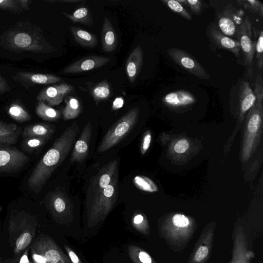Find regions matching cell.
<instances>
[{"instance_id":"8fae6325","label":"cell","mask_w":263,"mask_h":263,"mask_svg":"<svg viewBox=\"0 0 263 263\" xmlns=\"http://www.w3.org/2000/svg\"><path fill=\"white\" fill-rule=\"evenodd\" d=\"M45 204L56 220H63L72 216V204L68 195L63 191L49 192L46 196Z\"/></svg>"},{"instance_id":"5b68a950","label":"cell","mask_w":263,"mask_h":263,"mask_svg":"<svg viewBox=\"0 0 263 263\" xmlns=\"http://www.w3.org/2000/svg\"><path fill=\"white\" fill-rule=\"evenodd\" d=\"M118 194V168L106 187L86 197V208L89 228L105 219L115 204Z\"/></svg>"},{"instance_id":"7bdbcfd3","label":"cell","mask_w":263,"mask_h":263,"mask_svg":"<svg viewBox=\"0 0 263 263\" xmlns=\"http://www.w3.org/2000/svg\"><path fill=\"white\" fill-rule=\"evenodd\" d=\"M189 147V143L185 139L178 141L174 146V150L178 154L185 153Z\"/></svg>"},{"instance_id":"ee69618b","label":"cell","mask_w":263,"mask_h":263,"mask_svg":"<svg viewBox=\"0 0 263 263\" xmlns=\"http://www.w3.org/2000/svg\"><path fill=\"white\" fill-rule=\"evenodd\" d=\"M10 90L7 81L0 74V94L5 93Z\"/></svg>"},{"instance_id":"8992f818","label":"cell","mask_w":263,"mask_h":263,"mask_svg":"<svg viewBox=\"0 0 263 263\" xmlns=\"http://www.w3.org/2000/svg\"><path fill=\"white\" fill-rule=\"evenodd\" d=\"M140 109L135 107L129 110L109 129L101 141L98 152L103 153L122 140L135 125Z\"/></svg>"},{"instance_id":"1f68e13d","label":"cell","mask_w":263,"mask_h":263,"mask_svg":"<svg viewBox=\"0 0 263 263\" xmlns=\"http://www.w3.org/2000/svg\"><path fill=\"white\" fill-rule=\"evenodd\" d=\"M109 85L106 80H103L95 85L91 90V95L98 104L100 101L108 99L110 96Z\"/></svg>"},{"instance_id":"7a4b0ae2","label":"cell","mask_w":263,"mask_h":263,"mask_svg":"<svg viewBox=\"0 0 263 263\" xmlns=\"http://www.w3.org/2000/svg\"><path fill=\"white\" fill-rule=\"evenodd\" d=\"M0 45L15 53H48L55 50L44 36L41 28L28 21L18 22L4 32L0 36Z\"/></svg>"},{"instance_id":"f35d334b","label":"cell","mask_w":263,"mask_h":263,"mask_svg":"<svg viewBox=\"0 0 263 263\" xmlns=\"http://www.w3.org/2000/svg\"><path fill=\"white\" fill-rule=\"evenodd\" d=\"M0 9L12 13H20L23 10L17 0H0Z\"/></svg>"},{"instance_id":"d6a6232c","label":"cell","mask_w":263,"mask_h":263,"mask_svg":"<svg viewBox=\"0 0 263 263\" xmlns=\"http://www.w3.org/2000/svg\"><path fill=\"white\" fill-rule=\"evenodd\" d=\"M133 183L138 189L147 192L154 193L158 191L156 183L149 178L143 175H138L133 178Z\"/></svg>"},{"instance_id":"5bb4252c","label":"cell","mask_w":263,"mask_h":263,"mask_svg":"<svg viewBox=\"0 0 263 263\" xmlns=\"http://www.w3.org/2000/svg\"><path fill=\"white\" fill-rule=\"evenodd\" d=\"M29 157L18 149L0 147V173L19 171L28 163Z\"/></svg>"},{"instance_id":"816d5d0a","label":"cell","mask_w":263,"mask_h":263,"mask_svg":"<svg viewBox=\"0 0 263 263\" xmlns=\"http://www.w3.org/2000/svg\"><path fill=\"white\" fill-rule=\"evenodd\" d=\"M1 220H0V248H1ZM0 263H3L2 258L0 256Z\"/></svg>"},{"instance_id":"3957f363","label":"cell","mask_w":263,"mask_h":263,"mask_svg":"<svg viewBox=\"0 0 263 263\" xmlns=\"http://www.w3.org/2000/svg\"><path fill=\"white\" fill-rule=\"evenodd\" d=\"M159 236L173 252L182 253L192 239L197 229L195 220L181 213L173 214L159 221Z\"/></svg>"},{"instance_id":"f907efd6","label":"cell","mask_w":263,"mask_h":263,"mask_svg":"<svg viewBox=\"0 0 263 263\" xmlns=\"http://www.w3.org/2000/svg\"><path fill=\"white\" fill-rule=\"evenodd\" d=\"M184 7H189L187 5V0H177ZM185 8V7H184Z\"/></svg>"},{"instance_id":"f6af8a7d","label":"cell","mask_w":263,"mask_h":263,"mask_svg":"<svg viewBox=\"0 0 263 263\" xmlns=\"http://www.w3.org/2000/svg\"><path fill=\"white\" fill-rule=\"evenodd\" d=\"M65 249L72 263H81L79 257L71 249L66 246H65Z\"/></svg>"},{"instance_id":"52a82bcc","label":"cell","mask_w":263,"mask_h":263,"mask_svg":"<svg viewBox=\"0 0 263 263\" xmlns=\"http://www.w3.org/2000/svg\"><path fill=\"white\" fill-rule=\"evenodd\" d=\"M30 249L33 263H70L67 256L48 236L39 235Z\"/></svg>"},{"instance_id":"9a60e30c","label":"cell","mask_w":263,"mask_h":263,"mask_svg":"<svg viewBox=\"0 0 263 263\" xmlns=\"http://www.w3.org/2000/svg\"><path fill=\"white\" fill-rule=\"evenodd\" d=\"M73 89L72 86L66 83L49 86L41 90L36 100L43 101L50 106L58 105Z\"/></svg>"},{"instance_id":"603a6c76","label":"cell","mask_w":263,"mask_h":263,"mask_svg":"<svg viewBox=\"0 0 263 263\" xmlns=\"http://www.w3.org/2000/svg\"><path fill=\"white\" fill-rule=\"evenodd\" d=\"M169 106H186L195 103L196 98L193 94L184 90H176L166 94L162 99Z\"/></svg>"},{"instance_id":"c3c4849f","label":"cell","mask_w":263,"mask_h":263,"mask_svg":"<svg viewBox=\"0 0 263 263\" xmlns=\"http://www.w3.org/2000/svg\"><path fill=\"white\" fill-rule=\"evenodd\" d=\"M17 2L23 10H27L30 9L31 3L30 0H17Z\"/></svg>"},{"instance_id":"60d3db41","label":"cell","mask_w":263,"mask_h":263,"mask_svg":"<svg viewBox=\"0 0 263 263\" xmlns=\"http://www.w3.org/2000/svg\"><path fill=\"white\" fill-rule=\"evenodd\" d=\"M189 8L195 14H200L203 8V3L199 0H187Z\"/></svg>"},{"instance_id":"277c9868","label":"cell","mask_w":263,"mask_h":263,"mask_svg":"<svg viewBox=\"0 0 263 263\" xmlns=\"http://www.w3.org/2000/svg\"><path fill=\"white\" fill-rule=\"evenodd\" d=\"M35 218L24 211H13L9 220V242L13 249L12 258L3 263H18L24 252L32 242L37 226Z\"/></svg>"},{"instance_id":"f1b7e54d","label":"cell","mask_w":263,"mask_h":263,"mask_svg":"<svg viewBox=\"0 0 263 263\" xmlns=\"http://www.w3.org/2000/svg\"><path fill=\"white\" fill-rule=\"evenodd\" d=\"M7 111L11 118L19 123L27 122L31 119L29 112L17 100L11 103L7 107Z\"/></svg>"},{"instance_id":"ac0fdd59","label":"cell","mask_w":263,"mask_h":263,"mask_svg":"<svg viewBox=\"0 0 263 263\" xmlns=\"http://www.w3.org/2000/svg\"><path fill=\"white\" fill-rule=\"evenodd\" d=\"M91 134V124L88 122L73 145L70 158V163H82L85 160L89 153Z\"/></svg>"},{"instance_id":"4316f807","label":"cell","mask_w":263,"mask_h":263,"mask_svg":"<svg viewBox=\"0 0 263 263\" xmlns=\"http://www.w3.org/2000/svg\"><path fill=\"white\" fill-rule=\"evenodd\" d=\"M218 28L227 36L236 37L237 28L231 16L224 10L223 13L220 14L218 17Z\"/></svg>"},{"instance_id":"7402d4cb","label":"cell","mask_w":263,"mask_h":263,"mask_svg":"<svg viewBox=\"0 0 263 263\" xmlns=\"http://www.w3.org/2000/svg\"><path fill=\"white\" fill-rule=\"evenodd\" d=\"M22 131L16 124L0 120V146L6 147L15 144Z\"/></svg>"},{"instance_id":"30bf717a","label":"cell","mask_w":263,"mask_h":263,"mask_svg":"<svg viewBox=\"0 0 263 263\" xmlns=\"http://www.w3.org/2000/svg\"><path fill=\"white\" fill-rule=\"evenodd\" d=\"M216 223L211 222L202 229L186 263H208L214 245Z\"/></svg>"},{"instance_id":"44dd1931","label":"cell","mask_w":263,"mask_h":263,"mask_svg":"<svg viewBox=\"0 0 263 263\" xmlns=\"http://www.w3.org/2000/svg\"><path fill=\"white\" fill-rule=\"evenodd\" d=\"M237 97L238 98V105L241 114L249 110L256 100L249 82L243 80L238 83Z\"/></svg>"},{"instance_id":"ab89813d","label":"cell","mask_w":263,"mask_h":263,"mask_svg":"<svg viewBox=\"0 0 263 263\" xmlns=\"http://www.w3.org/2000/svg\"><path fill=\"white\" fill-rule=\"evenodd\" d=\"M253 91L256 100L262 104L263 101V81L262 77L260 74L256 76L254 83V89Z\"/></svg>"},{"instance_id":"83f0119b","label":"cell","mask_w":263,"mask_h":263,"mask_svg":"<svg viewBox=\"0 0 263 263\" xmlns=\"http://www.w3.org/2000/svg\"><path fill=\"white\" fill-rule=\"evenodd\" d=\"M35 113L43 120L52 122L58 120L61 115L60 110L53 108L43 101H37L35 107Z\"/></svg>"},{"instance_id":"bcb514c9","label":"cell","mask_w":263,"mask_h":263,"mask_svg":"<svg viewBox=\"0 0 263 263\" xmlns=\"http://www.w3.org/2000/svg\"><path fill=\"white\" fill-rule=\"evenodd\" d=\"M124 99L122 97L116 98L112 103V110H115L122 107L124 104Z\"/></svg>"},{"instance_id":"9c48e42d","label":"cell","mask_w":263,"mask_h":263,"mask_svg":"<svg viewBox=\"0 0 263 263\" xmlns=\"http://www.w3.org/2000/svg\"><path fill=\"white\" fill-rule=\"evenodd\" d=\"M252 23L246 16L237 28L236 37L239 43L242 65L247 76L252 77V65L255 52L256 40L253 39Z\"/></svg>"},{"instance_id":"d6986e66","label":"cell","mask_w":263,"mask_h":263,"mask_svg":"<svg viewBox=\"0 0 263 263\" xmlns=\"http://www.w3.org/2000/svg\"><path fill=\"white\" fill-rule=\"evenodd\" d=\"M143 52L141 46H136L128 56L125 71L129 81L133 83L138 76L143 65Z\"/></svg>"},{"instance_id":"484cf974","label":"cell","mask_w":263,"mask_h":263,"mask_svg":"<svg viewBox=\"0 0 263 263\" xmlns=\"http://www.w3.org/2000/svg\"><path fill=\"white\" fill-rule=\"evenodd\" d=\"M63 14L73 23H79L92 26L93 24L91 11L88 6H83L77 9L71 14Z\"/></svg>"},{"instance_id":"f5cc1de1","label":"cell","mask_w":263,"mask_h":263,"mask_svg":"<svg viewBox=\"0 0 263 263\" xmlns=\"http://www.w3.org/2000/svg\"><path fill=\"white\" fill-rule=\"evenodd\" d=\"M257 263H262V262L261 261H259L257 262Z\"/></svg>"},{"instance_id":"cb8c5ba5","label":"cell","mask_w":263,"mask_h":263,"mask_svg":"<svg viewBox=\"0 0 263 263\" xmlns=\"http://www.w3.org/2000/svg\"><path fill=\"white\" fill-rule=\"evenodd\" d=\"M55 127L46 123H38L26 126L22 131L24 138L28 137L42 138L50 139L54 134Z\"/></svg>"},{"instance_id":"d4e9b609","label":"cell","mask_w":263,"mask_h":263,"mask_svg":"<svg viewBox=\"0 0 263 263\" xmlns=\"http://www.w3.org/2000/svg\"><path fill=\"white\" fill-rule=\"evenodd\" d=\"M70 30L76 42L85 47H95L98 44L97 36L81 28L71 26Z\"/></svg>"},{"instance_id":"7dc6e473","label":"cell","mask_w":263,"mask_h":263,"mask_svg":"<svg viewBox=\"0 0 263 263\" xmlns=\"http://www.w3.org/2000/svg\"><path fill=\"white\" fill-rule=\"evenodd\" d=\"M29 248H27L21 256L18 263H33L28 258V250Z\"/></svg>"},{"instance_id":"6da1fadb","label":"cell","mask_w":263,"mask_h":263,"mask_svg":"<svg viewBox=\"0 0 263 263\" xmlns=\"http://www.w3.org/2000/svg\"><path fill=\"white\" fill-rule=\"evenodd\" d=\"M79 133L77 121L66 128L42 157L27 180L28 188L39 193L72 149Z\"/></svg>"},{"instance_id":"681fc988","label":"cell","mask_w":263,"mask_h":263,"mask_svg":"<svg viewBox=\"0 0 263 263\" xmlns=\"http://www.w3.org/2000/svg\"><path fill=\"white\" fill-rule=\"evenodd\" d=\"M50 3H55V2H62V3H75L82 2L81 0H59V1H46Z\"/></svg>"},{"instance_id":"e0dca14e","label":"cell","mask_w":263,"mask_h":263,"mask_svg":"<svg viewBox=\"0 0 263 263\" xmlns=\"http://www.w3.org/2000/svg\"><path fill=\"white\" fill-rule=\"evenodd\" d=\"M110 60V58L105 57H86L65 67L63 72L65 74H74L95 70L106 64Z\"/></svg>"},{"instance_id":"d590c367","label":"cell","mask_w":263,"mask_h":263,"mask_svg":"<svg viewBox=\"0 0 263 263\" xmlns=\"http://www.w3.org/2000/svg\"><path fill=\"white\" fill-rule=\"evenodd\" d=\"M161 2L174 13L187 20H192L191 14L177 0H161Z\"/></svg>"},{"instance_id":"74e56055","label":"cell","mask_w":263,"mask_h":263,"mask_svg":"<svg viewBox=\"0 0 263 263\" xmlns=\"http://www.w3.org/2000/svg\"><path fill=\"white\" fill-rule=\"evenodd\" d=\"M256 58L257 66L261 70L263 67V31H258L257 39L255 45Z\"/></svg>"},{"instance_id":"2e32d148","label":"cell","mask_w":263,"mask_h":263,"mask_svg":"<svg viewBox=\"0 0 263 263\" xmlns=\"http://www.w3.org/2000/svg\"><path fill=\"white\" fill-rule=\"evenodd\" d=\"M13 78L26 88L37 84L55 83L62 80L60 77L51 74L25 71L16 72Z\"/></svg>"},{"instance_id":"836d02e7","label":"cell","mask_w":263,"mask_h":263,"mask_svg":"<svg viewBox=\"0 0 263 263\" xmlns=\"http://www.w3.org/2000/svg\"><path fill=\"white\" fill-rule=\"evenodd\" d=\"M132 224L135 229L144 236L150 234V228L145 215L142 213H135L132 218Z\"/></svg>"},{"instance_id":"4dcf8cb0","label":"cell","mask_w":263,"mask_h":263,"mask_svg":"<svg viewBox=\"0 0 263 263\" xmlns=\"http://www.w3.org/2000/svg\"><path fill=\"white\" fill-rule=\"evenodd\" d=\"M128 253L134 263H157L146 251L138 246L129 245Z\"/></svg>"},{"instance_id":"e575fe53","label":"cell","mask_w":263,"mask_h":263,"mask_svg":"<svg viewBox=\"0 0 263 263\" xmlns=\"http://www.w3.org/2000/svg\"><path fill=\"white\" fill-rule=\"evenodd\" d=\"M48 140L47 139L37 137L24 138L22 148L24 151L32 153L43 146Z\"/></svg>"},{"instance_id":"ffe728a7","label":"cell","mask_w":263,"mask_h":263,"mask_svg":"<svg viewBox=\"0 0 263 263\" xmlns=\"http://www.w3.org/2000/svg\"><path fill=\"white\" fill-rule=\"evenodd\" d=\"M102 49L105 52H112L118 44V35L110 20L105 16L101 31Z\"/></svg>"},{"instance_id":"f546056e","label":"cell","mask_w":263,"mask_h":263,"mask_svg":"<svg viewBox=\"0 0 263 263\" xmlns=\"http://www.w3.org/2000/svg\"><path fill=\"white\" fill-rule=\"evenodd\" d=\"M65 107L62 114L65 120L74 119L77 118L81 112V107L77 99L72 97L66 98L65 100Z\"/></svg>"},{"instance_id":"b9f144b4","label":"cell","mask_w":263,"mask_h":263,"mask_svg":"<svg viewBox=\"0 0 263 263\" xmlns=\"http://www.w3.org/2000/svg\"><path fill=\"white\" fill-rule=\"evenodd\" d=\"M152 140L151 133L149 130L145 132L142 138L141 146L140 152L141 155H144L148 149Z\"/></svg>"},{"instance_id":"8d00e7d4","label":"cell","mask_w":263,"mask_h":263,"mask_svg":"<svg viewBox=\"0 0 263 263\" xmlns=\"http://www.w3.org/2000/svg\"><path fill=\"white\" fill-rule=\"evenodd\" d=\"M238 3L243 6L245 9L257 13L261 18L263 17V4L256 0L238 1Z\"/></svg>"},{"instance_id":"7c38bea8","label":"cell","mask_w":263,"mask_h":263,"mask_svg":"<svg viewBox=\"0 0 263 263\" xmlns=\"http://www.w3.org/2000/svg\"><path fill=\"white\" fill-rule=\"evenodd\" d=\"M167 52L177 64L191 74L203 80L210 78L206 70L190 53L178 48H171Z\"/></svg>"},{"instance_id":"4fadbf2b","label":"cell","mask_w":263,"mask_h":263,"mask_svg":"<svg viewBox=\"0 0 263 263\" xmlns=\"http://www.w3.org/2000/svg\"><path fill=\"white\" fill-rule=\"evenodd\" d=\"M206 34L214 47L232 52L235 55L238 64L242 65L240 47L237 40L223 34L213 22L210 23L207 27Z\"/></svg>"},{"instance_id":"ba28073f","label":"cell","mask_w":263,"mask_h":263,"mask_svg":"<svg viewBox=\"0 0 263 263\" xmlns=\"http://www.w3.org/2000/svg\"><path fill=\"white\" fill-rule=\"evenodd\" d=\"M231 239L232 257L229 263H251L255 255L251 247V234L242 224L236 223L233 228Z\"/></svg>"}]
</instances>
